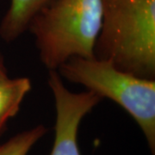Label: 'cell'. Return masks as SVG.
<instances>
[{
	"label": "cell",
	"mask_w": 155,
	"mask_h": 155,
	"mask_svg": "<svg viewBox=\"0 0 155 155\" xmlns=\"http://www.w3.org/2000/svg\"><path fill=\"white\" fill-rule=\"evenodd\" d=\"M48 83L56 111L55 135L50 155H81L78 144L79 124L102 97L91 91L78 93L69 91L57 71H48Z\"/></svg>",
	"instance_id": "4"
},
{
	"label": "cell",
	"mask_w": 155,
	"mask_h": 155,
	"mask_svg": "<svg viewBox=\"0 0 155 155\" xmlns=\"http://www.w3.org/2000/svg\"><path fill=\"white\" fill-rule=\"evenodd\" d=\"M44 125L40 124L17 134L0 146V155H28L33 146L47 133Z\"/></svg>",
	"instance_id": "7"
},
{
	"label": "cell",
	"mask_w": 155,
	"mask_h": 155,
	"mask_svg": "<svg viewBox=\"0 0 155 155\" xmlns=\"http://www.w3.org/2000/svg\"><path fill=\"white\" fill-rule=\"evenodd\" d=\"M8 78V72L6 69L5 65V61L2 54H0V80L5 79Z\"/></svg>",
	"instance_id": "8"
},
{
	"label": "cell",
	"mask_w": 155,
	"mask_h": 155,
	"mask_svg": "<svg viewBox=\"0 0 155 155\" xmlns=\"http://www.w3.org/2000/svg\"><path fill=\"white\" fill-rule=\"evenodd\" d=\"M94 57L136 77L155 79V0H101Z\"/></svg>",
	"instance_id": "1"
},
{
	"label": "cell",
	"mask_w": 155,
	"mask_h": 155,
	"mask_svg": "<svg viewBox=\"0 0 155 155\" xmlns=\"http://www.w3.org/2000/svg\"><path fill=\"white\" fill-rule=\"evenodd\" d=\"M102 22L101 0H57L30 21L39 58L56 71L73 57L93 59Z\"/></svg>",
	"instance_id": "2"
},
{
	"label": "cell",
	"mask_w": 155,
	"mask_h": 155,
	"mask_svg": "<svg viewBox=\"0 0 155 155\" xmlns=\"http://www.w3.org/2000/svg\"><path fill=\"white\" fill-rule=\"evenodd\" d=\"M57 0H11L10 7L0 22V37L11 42L28 30L29 22L40 11Z\"/></svg>",
	"instance_id": "5"
},
{
	"label": "cell",
	"mask_w": 155,
	"mask_h": 155,
	"mask_svg": "<svg viewBox=\"0 0 155 155\" xmlns=\"http://www.w3.org/2000/svg\"><path fill=\"white\" fill-rule=\"evenodd\" d=\"M30 90L31 82L28 78H7L0 80V134L8 120L17 115Z\"/></svg>",
	"instance_id": "6"
},
{
	"label": "cell",
	"mask_w": 155,
	"mask_h": 155,
	"mask_svg": "<svg viewBox=\"0 0 155 155\" xmlns=\"http://www.w3.org/2000/svg\"><path fill=\"white\" fill-rule=\"evenodd\" d=\"M61 78L82 84L100 97L116 102L140 127L155 155V80L118 70L109 62L73 57L56 70Z\"/></svg>",
	"instance_id": "3"
}]
</instances>
